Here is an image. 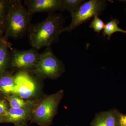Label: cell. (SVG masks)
Instances as JSON below:
<instances>
[{"label":"cell","mask_w":126,"mask_h":126,"mask_svg":"<svg viewBox=\"0 0 126 126\" xmlns=\"http://www.w3.org/2000/svg\"><path fill=\"white\" fill-rule=\"evenodd\" d=\"M64 18L60 14H49L45 19L31 24L28 30V39L32 48L37 50L50 47L58 41L63 32Z\"/></svg>","instance_id":"1"},{"label":"cell","mask_w":126,"mask_h":126,"mask_svg":"<svg viewBox=\"0 0 126 126\" xmlns=\"http://www.w3.org/2000/svg\"><path fill=\"white\" fill-rule=\"evenodd\" d=\"M31 16L21 0L11 1L4 22L6 35L15 39L22 38L31 25Z\"/></svg>","instance_id":"2"},{"label":"cell","mask_w":126,"mask_h":126,"mask_svg":"<svg viewBox=\"0 0 126 126\" xmlns=\"http://www.w3.org/2000/svg\"><path fill=\"white\" fill-rule=\"evenodd\" d=\"M64 92L60 90L36 102L32 110L31 122L41 126H50L56 115Z\"/></svg>","instance_id":"3"},{"label":"cell","mask_w":126,"mask_h":126,"mask_svg":"<svg viewBox=\"0 0 126 126\" xmlns=\"http://www.w3.org/2000/svg\"><path fill=\"white\" fill-rule=\"evenodd\" d=\"M64 70L65 67L62 61L55 55L50 47H47L41 54L33 71L40 78L55 79L60 77Z\"/></svg>","instance_id":"4"},{"label":"cell","mask_w":126,"mask_h":126,"mask_svg":"<svg viewBox=\"0 0 126 126\" xmlns=\"http://www.w3.org/2000/svg\"><path fill=\"white\" fill-rule=\"evenodd\" d=\"M106 4V1L103 0L85 1L71 15L72 21L68 26L64 28L63 32H70L95 16H99L105 9Z\"/></svg>","instance_id":"5"},{"label":"cell","mask_w":126,"mask_h":126,"mask_svg":"<svg viewBox=\"0 0 126 126\" xmlns=\"http://www.w3.org/2000/svg\"><path fill=\"white\" fill-rule=\"evenodd\" d=\"M10 52L9 64L15 70L22 72L33 70L41 54L33 48L25 50L11 49Z\"/></svg>","instance_id":"6"},{"label":"cell","mask_w":126,"mask_h":126,"mask_svg":"<svg viewBox=\"0 0 126 126\" xmlns=\"http://www.w3.org/2000/svg\"><path fill=\"white\" fill-rule=\"evenodd\" d=\"M24 2L31 15L38 12L49 14L57 11L64 10L62 0H25Z\"/></svg>","instance_id":"7"},{"label":"cell","mask_w":126,"mask_h":126,"mask_svg":"<svg viewBox=\"0 0 126 126\" xmlns=\"http://www.w3.org/2000/svg\"><path fill=\"white\" fill-rule=\"evenodd\" d=\"M33 108H10L3 116V123H10L15 126H27L31 120Z\"/></svg>","instance_id":"8"},{"label":"cell","mask_w":126,"mask_h":126,"mask_svg":"<svg viewBox=\"0 0 126 126\" xmlns=\"http://www.w3.org/2000/svg\"><path fill=\"white\" fill-rule=\"evenodd\" d=\"M118 113L115 110L98 113L95 115L90 126H118Z\"/></svg>","instance_id":"9"},{"label":"cell","mask_w":126,"mask_h":126,"mask_svg":"<svg viewBox=\"0 0 126 126\" xmlns=\"http://www.w3.org/2000/svg\"><path fill=\"white\" fill-rule=\"evenodd\" d=\"M16 95L24 99H26L32 96L36 91L35 84L31 79H22L19 77L16 78Z\"/></svg>","instance_id":"10"},{"label":"cell","mask_w":126,"mask_h":126,"mask_svg":"<svg viewBox=\"0 0 126 126\" xmlns=\"http://www.w3.org/2000/svg\"><path fill=\"white\" fill-rule=\"evenodd\" d=\"M16 78L10 73L5 72L0 75V93L5 94V97L16 95Z\"/></svg>","instance_id":"11"},{"label":"cell","mask_w":126,"mask_h":126,"mask_svg":"<svg viewBox=\"0 0 126 126\" xmlns=\"http://www.w3.org/2000/svg\"><path fill=\"white\" fill-rule=\"evenodd\" d=\"M10 108H33L36 101L25 100L16 95H9L5 97Z\"/></svg>","instance_id":"12"},{"label":"cell","mask_w":126,"mask_h":126,"mask_svg":"<svg viewBox=\"0 0 126 126\" xmlns=\"http://www.w3.org/2000/svg\"><path fill=\"white\" fill-rule=\"evenodd\" d=\"M10 52L7 43L0 40V75L6 72L9 64Z\"/></svg>","instance_id":"13"},{"label":"cell","mask_w":126,"mask_h":126,"mask_svg":"<svg viewBox=\"0 0 126 126\" xmlns=\"http://www.w3.org/2000/svg\"><path fill=\"white\" fill-rule=\"evenodd\" d=\"M119 21L117 19H112L109 22L105 24L104 29L103 36H107V39L110 40L112 35L116 32H119L126 33V31L122 29L118 26Z\"/></svg>","instance_id":"14"},{"label":"cell","mask_w":126,"mask_h":126,"mask_svg":"<svg viewBox=\"0 0 126 126\" xmlns=\"http://www.w3.org/2000/svg\"><path fill=\"white\" fill-rule=\"evenodd\" d=\"M64 10H66L72 15L78 9L85 0H62Z\"/></svg>","instance_id":"15"},{"label":"cell","mask_w":126,"mask_h":126,"mask_svg":"<svg viewBox=\"0 0 126 126\" xmlns=\"http://www.w3.org/2000/svg\"><path fill=\"white\" fill-rule=\"evenodd\" d=\"M105 24L103 21L98 17V16H96L94 17L89 27L94 29L95 32L99 33L104 29Z\"/></svg>","instance_id":"16"},{"label":"cell","mask_w":126,"mask_h":126,"mask_svg":"<svg viewBox=\"0 0 126 126\" xmlns=\"http://www.w3.org/2000/svg\"><path fill=\"white\" fill-rule=\"evenodd\" d=\"M11 1L0 0V20L4 24Z\"/></svg>","instance_id":"17"},{"label":"cell","mask_w":126,"mask_h":126,"mask_svg":"<svg viewBox=\"0 0 126 126\" xmlns=\"http://www.w3.org/2000/svg\"><path fill=\"white\" fill-rule=\"evenodd\" d=\"M9 103L4 99H0V115L4 116L9 110Z\"/></svg>","instance_id":"18"},{"label":"cell","mask_w":126,"mask_h":126,"mask_svg":"<svg viewBox=\"0 0 126 126\" xmlns=\"http://www.w3.org/2000/svg\"><path fill=\"white\" fill-rule=\"evenodd\" d=\"M117 124L118 126H126V115L118 113Z\"/></svg>","instance_id":"19"},{"label":"cell","mask_w":126,"mask_h":126,"mask_svg":"<svg viewBox=\"0 0 126 126\" xmlns=\"http://www.w3.org/2000/svg\"><path fill=\"white\" fill-rule=\"evenodd\" d=\"M4 28V23L0 20V40L1 39V36L2 35Z\"/></svg>","instance_id":"20"},{"label":"cell","mask_w":126,"mask_h":126,"mask_svg":"<svg viewBox=\"0 0 126 126\" xmlns=\"http://www.w3.org/2000/svg\"><path fill=\"white\" fill-rule=\"evenodd\" d=\"M3 117L0 115V123H2L3 122Z\"/></svg>","instance_id":"21"},{"label":"cell","mask_w":126,"mask_h":126,"mask_svg":"<svg viewBox=\"0 0 126 126\" xmlns=\"http://www.w3.org/2000/svg\"></svg>","instance_id":"22"},{"label":"cell","mask_w":126,"mask_h":126,"mask_svg":"<svg viewBox=\"0 0 126 126\" xmlns=\"http://www.w3.org/2000/svg\"><path fill=\"white\" fill-rule=\"evenodd\" d=\"M125 1V2H126V1Z\"/></svg>","instance_id":"23"}]
</instances>
